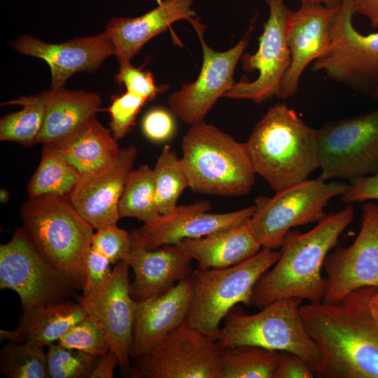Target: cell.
<instances>
[{
    "label": "cell",
    "mask_w": 378,
    "mask_h": 378,
    "mask_svg": "<svg viewBox=\"0 0 378 378\" xmlns=\"http://www.w3.org/2000/svg\"><path fill=\"white\" fill-rule=\"evenodd\" d=\"M354 208L347 204L326 217L311 230H290L280 247V257L256 282L252 304L259 308L281 299L298 298L310 303L323 301L326 281L321 269L339 237L352 223Z\"/></svg>",
    "instance_id": "cell-2"
},
{
    "label": "cell",
    "mask_w": 378,
    "mask_h": 378,
    "mask_svg": "<svg viewBox=\"0 0 378 378\" xmlns=\"http://www.w3.org/2000/svg\"><path fill=\"white\" fill-rule=\"evenodd\" d=\"M302 300L281 299L251 315L233 308L224 318L216 342L220 349L251 345L292 352L304 359L314 372L322 354L302 323L300 314Z\"/></svg>",
    "instance_id": "cell-6"
},
{
    "label": "cell",
    "mask_w": 378,
    "mask_h": 378,
    "mask_svg": "<svg viewBox=\"0 0 378 378\" xmlns=\"http://www.w3.org/2000/svg\"><path fill=\"white\" fill-rule=\"evenodd\" d=\"M266 3L270 14L259 38L258 49L254 54L244 53L241 57L244 71L256 70L258 76L253 81L235 83L223 97L248 99L257 104L280 97L281 83L291 62L286 38L290 9L284 0H266Z\"/></svg>",
    "instance_id": "cell-14"
},
{
    "label": "cell",
    "mask_w": 378,
    "mask_h": 378,
    "mask_svg": "<svg viewBox=\"0 0 378 378\" xmlns=\"http://www.w3.org/2000/svg\"><path fill=\"white\" fill-rule=\"evenodd\" d=\"M153 171L156 206L160 215H166L176 208L189 181L181 158L169 146L163 147Z\"/></svg>",
    "instance_id": "cell-32"
},
{
    "label": "cell",
    "mask_w": 378,
    "mask_h": 378,
    "mask_svg": "<svg viewBox=\"0 0 378 378\" xmlns=\"http://www.w3.org/2000/svg\"><path fill=\"white\" fill-rule=\"evenodd\" d=\"M86 316L87 312L78 301L23 308L18 326L14 330V342H30L48 346Z\"/></svg>",
    "instance_id": "cell-26"
},
{
    "label": "cell",
    "mask_w": 378,
    "mask_h": 378,
    "mask_svg": "<svg viewBox=\"0 0 378 378\" xmlns=\"http://www.w3.org/2000/svg\"><path fill=\"white\" fill-rule=\"evenodd\" d=\"M110 261L92 246L84 258V283L82 288L83 297L98 293L108 281L113 269Z\"/></svg>",
    "instance_id": "cell-39"
},
{
    "label": "cell",
    "mask_w": 378,
    "mask_h": 378,
    "mask_svg": "<svg viewBox=\"0 0 378 378\" xmlns=\"http://www.w3.org/2000/svg\"><path fill=\"white\" fill-rule=\"evenodd\" d=\"M211 208V203L204 200L176 206L171 213L144 223L131 233L152 250L226 231L248 221L255 211L254 205L223 214L209 213Z\"/></svg>",
    "instance_id": "cell-17"
},
{
    "label": "cell",
    "mask_w": 378,
    "mask_h": 378,
    "mask_svg": "<svg viewBox=\"0 0 378 378\" xmlns=\"http://www.w3.org/2000/svg\"><path fill=\"white\" fill-rule=\"evenodd\" d=\"M147 101L130 92L113 99L108 111L111 114L109 123L114 139L124 137L133 126L135 118Z\"/></svg>",
    "instance_id": "cell-37"
},
{
    "label": "cell",
    "mask_w": 378,
    "mask_h": 378,
    "mask_svg": "<svg viewBox=\"0 0 378 378\" xmlns=\"http://www.w3.org/2000/svg\"><path fill=\"white\" fill-rule=\"evenodd\" d=\"M249 220L216 234L184 239L176 245L190 259L196 260L200 269H218L237 265L262 248Z\"/></svg>",
    "instance_id": "cell-24"
},
{
    "label": "cell",
    "mask_w": 378,
    "mask_h": 378,
    "mask_svg": "<svg viewBox=\"0 0 378 378\" xmlns=\"http://www.w3.org/2000/svg\"><path fill=\"white\" fill-rule=\"evenodd\" d=\"M23 228L40 253L68 276L76 288L84 283V258L94 229L77 211L68 195L29 198L20 211Z\"/></svg>",
    "instance_id": "cell-5"
},
{
    "label": "cell",
    "mask_w": 378,
    "mask_h": 378,
    "mask_svg": "<svg viewBox=\"0 0 378 378\" xmlns=\"http://www.w3.org/2000/svg\"><path fill=\"white\" fill-rule=\"evenodd\" d=\"M355 13L342 0L333 19L331 45L326 53L313 62L312 70L363 94L378 87V31L367 35L353 24Z\"/></svg>",
    "instance_id": "cell-11"
},
{
    "label": "cell",
    "mask_w": 378,
    "mask_h": 378,
    "mask_svg": "<svg viewBox=\"0 0 378 378\" xmlns=\"http://www.w3.org/2000/svg\"><path fill=\"white\" fill-rule=\"evenodd\" d=\"M136 154L134 146L121 148L111 163L80 174L68 195L77 211L94 229L116 224L120 218L118 203Z\"/></svg>",
    "instance_id": "cell-19"
},
{
    "label": "cell",
    "mask_w": 378,
    "mask_h": 378,
    "mask_svg": "<svg viewBox=\"0 0 378 378\" xmlns=\"http://www.w3.org/2000/svg\"><path fill=\"white\" fill-rule=\"evenodd\" d=\"M221 349L187 323L164 342L134 359L132 378H220Z\"/></svg>",
    "instance_id": "cell-12"
},
{
    "label": "cell",
    "mask_w": 378,
    "mask_h": 378,
    "mask_svg": "<svg viewBox=\"0 0 378 378\" xmlns=\"http://www.w3.org/2000/svg\"><path fill=\"white\" fill-rule=\"evenodd\" d=\"M353 8L355 14L365 16L371 27L378 29V0H345Z\"/></svg>",
    "instance_id": "cell-43"
},
{
    "label": "cell",
    "mask_w": 378,
    "mask_h": 378,
    "mask_svg": "<svg viewBox=\"0 0 378 378\" xmlns=\"http://www.w3.org/2000/svg\"><path fill=\"white\" fill-rule=\"evenodd\" d=\"M13 47L20 53L47 62L50 68L53 90L62 88L75 73L95 70L106 57L114 55V46L107 30L61 43H49L25 35L18 38Z\"/></svg>",
    "instance_id": "cell-20"
},
{
    "label": "cell",
    "mask_w": 378,
    "mask_h": 378,
    "mask_svg": "<svg viewBox=\"0 0 378 378\" xmlns=\"http://www.w3.org/2000/svg\"><path fill=\"white\" fill-rule=\"evenodd\" d=\"M192 0H163L157 8L136 18H114L106 30L114 46V55L120 64L132 58L151 38L164 31L176 21L190 22L196 18L191 8Z\"/></svg>",
    "instance_id": "cell-23"
},
{
    "label": "cell",
    "mask_w": 378,
    "mask_h": 378,
    "mask_svg": "<svg viewBox=\"0 0 378 378\" xmlns=\"http://www.w3.org/2000/svg\"><path fill=\"white\" fill-rule=\"evenodd\" d=\"M57 343L96 356H102L110 350L102 329L88 315L75 324Z\"/></svg>",
    "instance_id": "cell-35"
},
{
    "label": "cell",
    "mask_w": 378,
    "mask_h": 378,
    "mask_svg": "<svg viewBox=\"0 0 378 378\" xmlns=\"http://www.w3.org/2000/svg\"><path fill=\"white\" fill-rule=\"evenodd\" d=\"M200 41L203 62L197 78L186 83L168 98L170 112L183 122L194 125L202 122L216 101L233 85L236 66L247 47L252 29L234 47L215 51L204 39L205 26L195 18L190 22Z\"/></svg>",
    "instance_id": "cell-13"
},
{
    "label": "cell",
    "mask_w": 378,
    "mask_h": 378,
    "mask_svg": "<svg viewBox=\"0 0 378 378\" xmlns=\"http://www.w3.org/2000/svg\"><path fill=\"white\" fill-rule=\"evenodd\" d=\"M174 115L171 112L161 108L149 111L142 120V130L150 140L156 142L169 139L175 130Z\"/></svg>",
    "instance_id": "cell-40"
},
{
    "label": "cell",
    "mask_w": 378,
    "mask_h": 378,
    "mask_svg": "<svg viewBox=\"0 0 378 378\" xmlns=\"http://www.w3.org/2000/svg\"><path fill=\"white\" fill-rule=\"evenodd\" d=\"M323 267L327 274L324 302H338L361 288H378V204L363 205L360 230L355 241L329 252Z\"/></svg>",
    "instance_id": "cell-15"
},
{
    "label": "cell",
    "mask_w": 378,
    "mask_h": 378,
    "mask_svg": "<svg viewBox=\"0 0 378 378\" xmlns=\"http://www.w3.org/2000/svg\"><path fill=\"white\" fill-rule=\"evenodd\" d=\"M80 174L59 153L44 145L39 165L30 180L29 198L46 195H68Z\"/></svg>",
    "instance_id": "cell-29"
},
{
    "label": "cell",
    "mask_w": 378,
    "mask_h": 378,
    "mask_svg": "<svg viewBox=\"0 0 378 378\" xmlns=\"http://www.w3.org/2000/svg\"><path fill=\"white\" fill-rule=\"evenodd\" d=\"M100 104L97 93L63 88L51 90L36 143L52 146L69 139L95 118Z\"/></svg>",
    "instance_id": "cell-25"
},
{
    "label": "cell",
    "mask_w": 378,
    "mask_h": 378,
    "mask_svg": "<svg viewBox=\"0 0 378 378\" xmlns=\"http://www.w3.org/2000/svg\"><path fill=\"white\" fill-rule=\"evenodd\" d=\"M50 95L51 91H43L35 96L20 97L4 104L20 105L22 108L1 119V141H15L24 146L36 144Z\"/></svg>",
    "instance_id": "cell-28"
},
{
    "label": "cell",
    "mask_w": 378,
    "mask_h": 378,
    "mask_svg": "<svg viewBox=\"0 0 378 378\" xmlns=\"http://www.w3.org/2000/svg\"><path fill=\"white\" fill-rule=\"evenodd\" d=\"M129 265L125 260L115 265L112 274L104 288L90 297H78L88 315L102 329L117 356L122 377L130 376V348L137 302L130 295Z\"/></svg>",
    "instance_id": "cell-16"
},
{
    "label": "cell",
    "mask_w": 378,
    "mask_h": 378,
    "mask_svg": "<svg viewBox=\"0 0 378 378\" xmlns=\"http://www.w3.org/2000/svg\"><path fill=\"white\" fill-rule=\"evenodd\" d=\"M118 365L117 356L113 351L109 350L99 357L91 378H113L115 368Z\"/></svg>",
    "instance_id": "cell-44"
},
{
    "label": "cell",
    "mask_w": 378,
    "mask_h": 378,
    "mask_svg": "<svg viewBox=\"0 0 378 378\" xmlns=\"http://www.w3.org/2000/svg\"><path fill=\"white\" fill-rule=\"evenodd\" d=\"M48 347L49 378H91L100 357L62 346L57 342Z\"/></svg>",
    "instance_id": "cell-34"
},
{
    "label": "cell",
    "mask_w": 378,
    "mask_h": 378,
    "mask_svg": "<svg viewBox=\"0 0 378 378\" xmlns=\"http://www.w3.org/2000/svg\"><path fill=\"white\" fill-rule=\"evenodd\" d=\"M245 143L255 174L275 191L308 180L319 168L318 130L286 104L270 107Z\"/></svg>",
    "instance_id": "cell-3"
},
{
    "label": "cell",
    "mask_w": 378,
    "mask_h": 378,
    "mask_svg": "<svg viewBox=\"0 0 378 378\" xmlns=\"http://www.w3.org/2000/svg\"><path fill=\"white\" fill-rule=\"evenodd\" d=\"M181 149V161L193 191L236 197L252 190L256 174L246 143L202 121L187 131Z\"/></svg>",
    "instance_id": "cell-4"
},
{
    "label": "cell",
    "mask_w": 378,
    "mask_h": 378,
    "mask_svg": "<svg viewBox=\"0 0 378 378\" xmlns=\"http://www.w3.org/2000/svg\"><path fill=\"white\" fill-rule=\"evenodd\" d=\"M220 378H274L278 351L244 345L221 349Z\"/></svg>",
    "instance_id": "cell-30"
},
{
    "label": "cell",
    "mask_w": 378,
    "mask_h": 378,
    "mask_svg": "<svg viewBox=\"0 0 378 378\" xmlns=\"http://www.w3.org/2000/svg\"><path fill=\"white\" fill-rule=\"evenodd\" d=\"M0 372L8 378H49L44 347L8 342L0 351Z\"/></svg>",
    "instance_id": "cell-33"
},
{
    "label": "cell",
    "mask_w": 378,
    "mask_h": 378,
    "mask_svg": "<svg viewBox=\"0 0 378 378\" xmlns=\"http://www.w3.org/2000/svg\"><path fill=\"white\" fill-rule=\"evenodd\" d=\"M339 7L301 3L296 10H290L286 38L291 62L283 78L279 98L295 95L307 66L328 50L332 24Z\"/></svg>",
    "instance_id": "cell-18"
},
{
    "label": "cell",
    "mask_w": 378,
    "mask_h": 378,
    "mask_svg": "<svg viewBox=\"0 0 378 378\" xmlns=\"http://www.w3.org/2000/svg\"><path fill=\"white\" fill-rule=\"evenodd\" d=\"M369 305L373 316L378 320V288H374L371 294Z\"/></svg>",
    "instance_id": "cell-45"
},
{
    "label": "cell",
    "mask_w": 378,
    "mask_h": 378,
    "mask_svg": "<svg viewBox=\"0 0 378 378\" xmlns=\"http://www.w3.org/2000/svg\"><path fill=\"white\" fill-rule=\"evenodd\" d=\"M0 288L15 291L23 309L68 301L76 287L20 227L8 242L0 246Z\"/></svg>",
    "instance_id": "cell-9"
},
{
    "label": "cell",
    "mask_w": 378,
    "mask_h": 378,
    "mask_svg": "<svg viewBox=\"0 0 378 378\" xmlns=\"http://www.w3.org/2000/svg\"><path fill=\"white\" fill-rule=\"evenodd\" d=\"M163 0H156V2L158 3V5H160L162 3Z\"/></svg>",
    "instance_id": "cell-49"
},
{
    "label": "cell",
    "mask_w": 378,
    "mask_h": 378,
    "mask_svg": "<svg viewBox=\"0 0 378 378\" xmlns=\"http://www.w3.org/2000/svg\"><path fill=\"white\" fill-rule=\"evenodd\" d=\"M279 257L280 251L262 247L253 256L230 267L194 270L187 323L216 341L221 321L237 304H252L256 282Z\"/></svg>",
    "instance_id": "cell-7"
},
{
    "label": "cell",
    "mask_w": 378,
    "mask_h": 378,
    "mask_svg": "<svg viewBox=\"0 0 378 378\" xmlns=\"http://www.w3.org/2000/svg\"><path fill=\"white\" fill-rule=\"evenodd\" d=\"M371 96L377 101H378V87L374 90Z\"/></svg>",
    "instance_id": "cell-48"
},
{
    "label": "cell",
    "mask_w": 378,
    "mask_h": 378,
    "mask_svg": "<svg viewBox=\"0 0 378 378\" xmlns=\"http://www.w3.org/2000/svg\"><path fill=\"white\" fill-rule=\"evenodd\" d=\"M340 197L346 204L378 200V172L349 180L347 188Z\"/></svg>",
    "instance_id": "cell-41"
},
{
    "label": "cell",
    "mask_w": 378,
    "mask_h": 378,
    "mask_svg": "<svg viewBox=\"0 0 378 378\" xmlns=\"http://www.w3.org/2000/svg\"><path fill=\"white\" fill-rule=\"evenodd\" d=\"M347 185L318 177L276 190L273 197H257L249 223L262 247L279 248L291 228L321 221L330 200L341 196Z\"/></svg>",
    "instance_id": "cell-8"
},
{
    "label": "cell",
    "mask_w": 378,
    "mask_h": 378,
    "mask_svg": "<svg viewBox=\"0 0 378 378\" xmlns=\"http://www.w3.org/2000/svg\"><path fill=\"white\" fill-rule=\"evenodd\" d=\"M314 370L298 355L286 351H278V362L274 378H312Z\"/></svg>",
    "instance_id": "cell-42"
},
{
    "label": "cell",
    "mask_w": 378,
    "mask_h": 378,
    "mask_svg": "<svg viewBox=\"0 0 378 378\" xmlns=\"http://www.w3.org/2000/svg\"><path fill=\"white\" fill-rule=\"evenodd\" d=\"M373 287L346 295L336 303L300 307L304 326L318 345L320 378H378V320L369 302Z\"/></svg>",
    "instance_id": "cell-1"
},
{
    "label": "cell",
    "mask_w": 378,
    "mask_h": 378,
    "mask_svg": "<svg viewBox=\"0 0 378 378\" xmlns=\"http://www.w3.org/2000/svg\"><path fill=\"white\" fill-rule=\"evenodd\" d=\"M132 241L130 233L116 224H111L97 230L92 237V246L115 265L126 258Z\"/></svg>",
    "instance_id": "cell-36"
},
{
    "label": "cell",
    "mask_w": 378,
    "mask_h": 378,
    "mask_svg": "<svg viewBox=\"0 0 378 378\" xmlns=\"http://www.w3.org/2000/svg\"><path fill=\"white\" fill-rule=\"evenodd\" d=\"M132 247L123 260L134 274L130 295L141 302L163 294L193 272L192 260L176 244L148 250L132 233Z\"/></svg>",
    "instance_id": "cell-22"
},
{
    "label": "cell",
    "mask_w": 378,
    "mask_h": 378,
    "mask_svg": "<svg viewBox=\"0 0 378 378\" xmlns=\"http://www.w3.org/2000/svg\"><path fill=\"white\" fill-rule=\"evenodd\" d=\"M301 3H311L322 4L328 7H337L340 6L342 0H298Z\"/></svg>",
    "instance_id": "cell-46"
},
{
    "label": "cell",
    "mask_w": 378,
    "mask_h": 378,
    "mask_svg": "<svg viewBox=\"0 0 378 378\" xmlns=\"http://www.w3.org/2000/svg\"><path fill=\"white\" fill-rule=\"evenodd\" d=\"M318 161L324 181L378 172V108L330 121L318 129Z\"/></svg>",
    "instance_id": "cell-10"
},
{
    "label": "cell",
    "mask_w": 378,
    "mask_h": 378,
    "mask_svg": "<svg viewBox=\"0 0 378 378\" xmlns=\"http://www.w3.org/2000/svg\"><path fill=\"white\" fill-rule=\"evenodd\" d=\"M115 80L125 86L127 92L146 101L155 99L158 94L169 88L166 84L156 85L153 75L149 71L137 69L130 62L120 64Z\"/></svg>",
    "instance_id": "cell-38"
},
{
    "label": "cell",
    "mask_w": 378,
    "mask_h": 378,
    "mask_svg": "<svg viewBox=\"0 0 378 378\" xmlns=\"http://www.w3.org/2000/svg\"><path fill=\"white\" fill-rule=\"evenodd\" d=\"M120 218L149 223L160 216L155 202L153 171L144 164L129 173L118 203Z\"/></svg>",
    "instance_id": "cell-31"
},
{
    "label": "cell",
    "mask_w": 378,
    "mask_h": 378,
    "mask_svg": "<svg viewBox=\"0 0 378 378\" xmlns=\"http://www.w3.org/2000/svg\"><path fill=\"white\" fill-rule=\"evenodd\" d=\"M1 202H6L7 201L8 198V192L5 190H1Z\"/></svg>",
    "instance_id": "cell-47"
},
{
    "label": "cell",
    "mask_w": 378,
    "mask_h": 378,
    "mask_svg": "<svg viewBox=\"0 0 378 378\" xmlns=\"http://www.w3.org/2000/svg\"><path fill=\"white\" fill-rule=\"evenodd\" d=\"M192 298L189 276L169 291L137 302L130 352L132 360L164 342L187 323Z\"/></svg>",
    "instance_id": "cell-21"
},
{
    "label": "cell",
    "mask_w": 378,
    "mask_h": 378,
    "mask_svg": "<svg viewBox=\"0 0 378 378\" xmlns=\"http://www.w3.org/2000/svg\"><path fill=\"white\" fill-rule=\"evenodd\" d=\"M50 146L80 174L111 163L120 150L111 132L96 118L69 139Z\"/></svg>",
    "instance_id": "cell-27"
}]
</instances>
